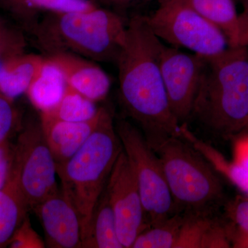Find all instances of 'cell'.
I'll list each match as a JSON object with an SVG mask.
<instances>
[{"instance_id": "obj_4", "label": "cell", "mask_w": 248, "mask_h": 248, "mask_svg": "<svg viewBox=\"0 0 248 248\" xmlns=\"http://www.w3.org/2000/svg\"><path fill=\"white\" fill-rule=\"evenodd\" d=\"M192 117L217 133L248 123V55L244 47L205 60Z\"/></svg>"}, {"instance_id": "obj_18", "label": "cell", "mask_w": 248, "mask_h": 248, "mask_svg": "<svg viewBox=\"0 0 248 248\" xmlns=\"http://www.w3.org/2000/svg\"><path fill=\"white\" fill-rule=\"evenodd\" d=\"M67 86L61 70L46 57L45 64L26 93L34 107L40 112H46L60 102Z\"/></svg>"}, {"instance_id": "obj_26", "label": "cell", "mask_w": 248, "mask_h": 248, "mask_svg": "<svg viewBox=\"0 0 248 248\" xmlns=\"http://www.w3.org/2000/svg\"><path fill=\"white\" fill-rule=\"evenodd\" d=\"M232 216L240 229L248 232V201L241 200L231 206Z\"/></svg>"}, {"instance_id": "obj_5", "label": "cell", "mask_w": 248, "mask_h": 248, "mask_svg": "<svg viewBox=\"0 0 248 248\" xmlns=\"http://www.w3.org/2000/svg\"><path fill=\"white\" fill-rule=\"evenodd\" d=\"M159 156L176 213L212 212L221 195L213 166L184 139L166 138L149 145Z\"/></svg>"}, {"instance_id": "obj_27", "label": "cell", "mask_w": 248, "mask_h": 248, "mask_svg": "<svg viewBox=\"0 0 248 248\" xmlns=\"http://www.w3.org/2000/svg\"><path fill=\"white\" fill-rule=\"evenodd\" d=\"M9 148L6 142L0 145V189L2 188L7 182L11 166Z\"/></svg>"}, {"instance_id": "obj_15", "label": "cell", "mask_w": 248, "mask_h": 248, "mask_svg": "<svg viewBox=\"0 0 248 248\" xmlns=\"http://www.w3.org/2000/svg\"><path fill=\"white\" fill-rule=\"evenodd\" d=\"M191 6L226 36L231 48L248 45L247 18L238 16L233 0H187Z\"/></svg>"}, {"instance_id": "obj_16", "label": "cell", "mask_w": 248, "mask_h": 248, "mask_svg": "<svg viewBox=\"0 0 248 248\" xmlns=\"http://www.w3.org/2000/svg\"><path fill=\"white\" fill-rule=\"evenodd\" d=\"M46 57L35 54H20L9 59L0 66V93L11 99L27 93Z\"/></svg>"}, {"instance_id": "obj_7", "label": "cell", "mask_w": 248, "mask_h": 248, "mask_svg": "<svg viewBox=\"0 0 248 248\" xmlns=\"http://www.w3.org/2000/svg\"><path fill=\"white\" fill-rule=\"evenodd\" d=\"M145 17L153 33L171 46L187 49L206 59L228 49L224 34L187 0H162L154 14Z\"/></svg>"}, {"instance_id": "obj_17", "label": "cell", "mask_w": 248, "mask_h": 248, "mask_svg": "<svg viewBox=\"0 0 248 248\" xmlns=\"http://www.w3.org/2000/svg\"><path fill=\"white\" fill-rule=\"evenodd\" d=\"M81 248H124L117 234L107 186L98 200L89 228L81 239Z\"/></svg>"}, {"instance_id": "obj_24", "label": "cell", "mask_w": 248, "mask_h": 248, "mask_svg": "<svg viewBox=\"0 0 248 248\" xmlns=\"http://www.w3.org/2000/svg\"><path fill=\"white\" fill-rule=\"evenodd\" d=\"M15 248H43L45 241L36 232L31 226L29 217H27L16 232L9 244Z\"/></svg>"}, {"instance_id": "obj_12", "label": "cell", "mask_w": 248, "mask_h": 248, "mask_svg": "<svg viewBox=\"0 0 248 248\" xmlns=\"http://www.w3.org/2000/svg\"><path fill=\"white\" fill-rule=\"evenodd\" d=\"M61 70L67 85L93 102L104 100L111 87L107 73L93 60L71 53L47 57Z\"/></svg>"}, {"instance_id": "obj_13", "label": "cell", "mask_w": 248, "mask_h": 248, "mask_svg": "<svg viewBox=\"0 0 248 248\" xmlns=\"http://www.w3.org/2000/svg\"><path fill=\"white\" fill-rule=\"evenodd\" d=\"M103 107L91 120L71 122L40 117V123L46 140L56 164L70 159L87 141L102 117Z\"/></svg>"}, {"instance_id": "obj_2", "label": "cell", "mask_w": 248, "mask_h": 248, "mask_svg": "<svg viewBox=\"0 0 248 248\" xmlns=\"http://www.w3.org/2000/svg\"><path fill=\"white\" fill-rule=\"evenodd\" d=\"M48 13L31 29L45 56L71 53L94 62H116L126 37L127 24L120 15L97 6Z\"/></svg>"}, {"instance_id": "obj_11", "label": "cell", "mask_w": 248, "mask_h": 248, "mask_svg": "<svg viewBox=\"0 0 248 248\" xmlns=\"http://www.w3.org/2000/svg\"><path fill=\"white\" fill-rule=\"evenodd\" d=\"M45 235L46 247L81 248V227L73 204L61 189L32 209Z\"/></svg>"}, {"instance_id": "obj_14", "label": "cell", "mask_w": 248, "mask_h": 248, "mask_svg": "<svg viewBox=\"0 0 248 248\" xmlns=\"http://www.w3.org/2000/svg\"><path fill=\"white\" fill-rule=\"evenodd\" d=\"M180 213L174 248L229 247L226 230L212 216V212Z\"/></svg>"}, {"instance_id": "obj_23", "label": "cell", "mask_w": 248, "mask_h": 248, "mask_svg": "<svg viewBox=\"0 0 248 248\" xmlns=\"http://www.w3.org/2000/svg\"><path fill=\"white\" fill-rule=\"evenodd\" d=\"M25 39L21 32L0 22V66L6 60L24 53Z\"/></svg>"}, {"instance_id": "obj_6", "label": "cell", "mask_w": 248, "mask_h": 248, "mask_svg": "<svg viewBox=\"0 0 248 248\" xmlns=\"http://www.w3.org/2000/svg\"><path fill=\"white\" fill-rule=\"evenodd\" d=\"M115 128L136 179L150 227L161 224L176 213L175 205L158 155L143 133L128 121L118 119Z\"/></svg>"}, {"instance_id": "obj_1", "label": "cell", "mask_w": 248, "mask_h": 248, "mask_svg": "<svg viewBox=\"0 0 248 248\" xmlns=\"http://www.w3.org/2000/svg\"><path fill=\"white\" fill-rule=\"evenodd\" d=\"M163 45L146 17L135 16L127 24L125 43L115 62L121 102L148 144L172 137L186 140L189 131L170 105L160 67Z\"/></svg>"}, {"instance_id": "obj_31", "label": "cell", "mask_w": 248, "mask_h": 248, "mask_svg": "<svg viewBox=\"0 0 248 248\" xmlns=\"http://www.w3.org/2000/svg\"><path fill=\"white\" fill-rule=\"evenodd\" d=\"M14 1H16V2L19 3V4L22 5V6H24V7L29 9V3L30 0H14Z\"/></svg>"}, {"instance_id": "obj_9", "label": "cell", "mask_w": 248, "mask_h": 248, "mask_svg": "<svg viewBox=\"0 0 248 248\" xmlns=\"http://www.w3.org/2000/svg\"><path fill=\"white\" fill-rule=\"evenodd\" d=\"M205 60L163 45L160 67L173 114L181 124L192 117Z\"/></svg>"}, {"instance_id": "obj_22", "label": "cell", "mask_w": 248, "mask_h": 248, "mask_svg": "<svg viewBox=\"0 0 248 248\" xmlns=\"http://www.w3.org/2000/svg\"><path fill=\"white\" fill-rule=\"evenodd\" d=\"M95 5L90 0H30L29 9L53 13L77 12L94 9Z\"/></svg>"}, {"instance_id": "obj_20", "label": "cell", "mask_w": 248, "mask_h": 248, "mask_svg": "<svg viewBox=\"0 0 248 248\" xmlns=\"http://www.w3.org/2000/svg\"><path fill=\"white\" fill-rule=\"evenodd\" d=\"M95 103L68 86L60 102L50 110L41 112L40 115L64 122H84L97 115L99 108Z\"/></svg>"}, {"instance_id": "obj_30", "label": "cell", "mask_w": 248, "mask_h": 248, "mask_svg": "<svg viewBox=\"0 0 248 248\" xmlns=\"http://www.w3.org/2000/svg\"><path fill=\"white\" fill-rule=\"evenodd\" d=\"M114 4L118 5L120 6H125L127 5L132 4L133 3L138 2L140 1H145V0H111ZM146 1H151V0H146ZM159 2L162 0H157Z\"/></svg>"}, {"instance_id": "obj_3", "label": "cell", "mask_w": 248, "mask_h": 248, "mask_svg": "<svg viewBox=\"0 0 248 248\" xmlns=\"http://www.w3.org/2000/svg\"><path fill=\"white\" fill-rule=\"evenodd\" d=\"M122 150L113 115L103 107L99 123L87 141L69 159L56 164L61 190L79 216L81 239Z\"/></svg>"}, {"instance_id": "obj_28", "label": "cell", "mask_w": 248, "mask_h": 248, "mask_svg": "<svg viewBox=\"0 0 248 248\" xmlns=\"http://www.w3.org/2000/svg\"><path fill=\"white\" fill-rule=\"evenodd\" d=\"M235 162L248 170V138L241 140L236 144Z\"/></svg>"}, {"instance_id": "obj_25", "label": "cell", "mask_w": 248, "mask_h": 248, "mask_svg": "<svg viewBox=\"0 0 248 248\" xmlns=\"http://www.w3.org/2000/svg\"><path fill=\"white\" fill-rule=\"evenodd\" d=\"M17 112L12 99L0 93V145L6 141L17 122Z\"/></svg>"}, {"instance_id": "obj_29", "label": "cell", "mask_w": 248, "mask_h": 248, "mask_svg": "<svg viewBox=\"0 0 248 248\" xmlns=\"http://www.w3.org/2000/svg\"><path fill=\"white\" fill-rule=\"evenodd\" d=\"M233 241L234 248H248V232L240 229Z\"/></svg>"}, {"instance_id": "obj_8", "label": "cell", "mask_w": 248, "mask_h": 248, "mask_svg": "<svg viewBox=\"0 0 248 248\" xmlns=\"http://www.w3.org/2000/svg\"><path fill=\"white\" fill-rule=\"evenodd\" d=\"M10 173L30 210L60 190L56 162L40 122L28 124L19 136Z\"/></svg>"}, {"instance_id": "obj_10", "label": "cell", "mask_w": 248, "mask_h": 248, "mask_svg": "<svg viewBox=\"0 0 248 248\" xmlns=\"http://www.w3.org/2000/svg\"><path fill=\"white\" fill-rule=\"evenodd\" d=\"M117 234L124 248H132L139 234L150 228L138 183L123 150L107 184Z\"/></svg>"}, {"instance_id": "obj_21", "label": "cell", "mask_w": 248, "mask_h": 248, "mask_svg": "<svg viewBox=\"0 0 248 248\" xmlns=\"http://www.w3.org/2000/svg\"><path fill=\"white\" fill-rule=\"evenodd\" d=\"M202 155L207 161L211 164L215 170L218 171L231 179L235 185L238 186L248 195V170L239 164H229L223 156L210 146L205 145L202 148Z\"/></svg>"}, {"instance_id": "obj_19", "label": "cell", "mask_w": 248, "mask_h": 248, "mask_svg": "<svg viewBox=\"0 0 248 248\" xmlns=\"http://www.w3.org/2000/svg\"><path fill=\"white\" fill-rule=\"evenodd\" d=\"M29 210L25 199L9 172L7 182L0 189V248L9 245Z\"/></svg>"}]
</instances>
